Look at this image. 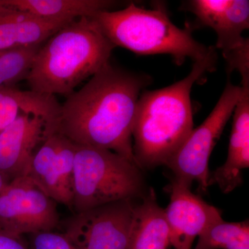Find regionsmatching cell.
I'll use <instances>...</instances> for the list:
<instances>
[{
    "label": "cell",
    "mask_w": 249,
    "mask_h": 249,
    "mask_svg": "<svg viewBox=\"0 0 249 249\" xmlns=\"http://www.w3.org/2000/svg\"><path fill=\"white\" fill-rule=\"evenodd\" d=\"M93 18L114 47L140 55L168 54L181 65L186 58L200 61L216 53L214 47L195 40L190 29L174 24L163 7L144 9L130 3L124 9L103 11Z\"/></svg>",
    "instance_id": "obj_4"
},
{
    "label": "cell",
    "mask_w": 249,
    "mask_h": 249,
    "mask_svg": "<svg viewBox=\"0 0 249 249\" xmlns=\"http://www.w3.org/2000/svg\"><path fill=\"white\" fill-rule=\"evenodd\" d=\"M72 21L37 19L16 13L0 14V51L42 45Z\"/></svg>",
    "instance_id": "obj_16"
},
{
    "label": "cell",
    "mask_w": 249,
    "mask_h": 249,
    "mask_svg": "<svg viewBox=\"0 0 249 249\" xmlns=\"http://www.w3.org/2000/svg\"><path fill=\"white\" fill-rule=\"evenodd\" d=\"M134 207L132 199L115 201L73 213L60 226L78 249H127Z\"/></svg>",
    "instance_id": "obj_7"
},
{
    "label": "cell",
    "mask_w": 249,
    "mask_h": 249,
    "mask_svg": "<svg viewBox=\"0 0 249 249\" xmlns=\"http://www.w3.org/2000/svg\"><path fill=\"white\" fill-rule=\"evenodd\" d=\"M109 0H0V14L16 13L43 19L74 20L111 11Z\"/></svg>",
    "instance_id": "obj_14"
},
{
    "label": "cell",
    "mask_w": 249,
    "mask_h": 249,
    "mask_svg": "<svg viewBox=\"0 0 249 249\" xmlns=\"http://www.w3.org/2000/svg\"><path fill=\"white\" fill-rule=\"evenodd\" d=\"M61 104L55 96L14 88L0 89V133L22 113L40 116L53 130Z\"/></svg>",
    "instance_id": "obj_17"
},
{
    "label": "cell",
    "mask_w": 249,
    "mask_h": 249,
    "mask_svg": "<svg viewBox=\"0 0 249 249\" xmlns=\"http://www.w3.org/2000/svg\"><path fill=\"white\" fill-rule=\"evenodd\" d=\"M141 168L116 152L77 145L71 211L83 212L115 201L142 197Z\"/></svg>",
    "instance_id": "obj_5"
},
{
    "label": "cell",
    "mask_w": 249,
    "mask_h": 249,
    "mask_svg": "<svg viewBox=\"0 0 249 249\" xmlns=\"http://www.w3.org/2000/svg\"><path fill=\"white\" fill-rule=\"evenodd\" d=\"M151 81L147 75L109 62L67 96L52 132L77 145L111 150L137 164L132 150L134 117L142 90Z\"/></svg>",
    "instance_id": "obj_1"
},
{
    "label": "cell",
    "mask_w": 249,
    "mask_h": 249,
    "mask_svg": "<svg viewBox=\"0 0 249 249\" xmlns=\"http://www.w3.org/2000/svg\"><path fill=\"white\" fill-rule=\"evenodd\" d=\"M185 10L193 13L201 25L212 28L222 55L242 45L249 28V1L246 0H192Z\"/></svg>",
    "instance_id": "obj_12"
},
{
    "label": "cell",
    "mask_w": 249,
    "mask_h": 249,
    "mask_svg": "<svg viewBox=\"0 0 249 249\" xmlns=\"http://www.w3.org/2000/svg\"><path fill=\"white\" fill-rule=\"evenodd\" d=\"M41 46L0 51V89L27 80Z\"/></svg>",
    "instance_id": "obj_19"
},
{
    "label": "cell",
    "mask_w": 249,
    "mask_h": 249,
    "mask_svg": "<svg viewBox=\"0 0 249 249\" xmlns=\"http://www.w3.org/2000/svg\"><path fill=\"white\" fill-rule=\"evenodd\" d=\"M114 48L93 17L74 19L41 46L27 78L29 88L67 98L109 63Z\"/></svg>",
    "instance_id": "obj_3"
},
{
    "label": "cell",
    "mask_w": 249,
    "mask_h": 249,
    "mask_svg": "<svg viewBox=\"0 0 249 249\" xmlns=\"http://www.w3.org/2000/svg\"><path fill=\"white\" fill-rule=\"evenodd\" d=\"M57 203L27 176L14 178L0 193V229L25 236L60 227Z\"/></svg>",
    "instance_id": "obj_8"
},
{
    "label": "cell",
    "mask_w": 249,
    "mask_h": 249,
    "mask_svg": "<svg viewBox=\"0 0 249 249\" xmlns=\"http://www.w3.org/2000/svg\"><path fill=\"white\" fill-rule=\"evenodd\" d=\"M170 229L164 210L159 205L152 188L134 204L127 249H170Z\"/></svg>",
    "instance_id": "obj_15"
},
{
    "label": "cell",
    "mask_w": 249,
    "mask_h": 249,
    "mask_svg": "<svg viewBox=\"0 0 249 249\" xmlns=\"http://www.w3.org/2000/svg\"><path fill=\"white\" fill-rule=\"evenodd\" d=\"M29 249H78L62 232L55 231L33 232L25 235Z\"/></svg>",
    "instance_id": "obj_20"
},
{
    "label": "cell",
    "mask_w": 249,
    "mask_h": 249,
    "mask_svg": "<svg viewBox=\"0 0 249 249\" xmlns=\"http://www.w3.org/2000/svg\"><path fill=\"white\" fill-rule=\"evenodd\" d=\"M195 249H249V222L219 219L199 235Z\"/></svg>",
    "instance_id": "obj_18"
},
{
    "label": "cell",
    "mask_w": 249,
    "mask_h": 249,
    "mask_svg": "<svg viewBox=\"0 0 249 249\" xmlns=\"http://www.w3.org/2000/svg\"><path fill=\"white\" fill-rule=\"evenodd\" d=\"M11 181L9 178L7 176L0 172V193L6 188V186L9 184Z\"/></svg>",
    "instance_id": "obj_23"
},
{
    "label": "cell",
    "mask_w": 249,
    "mask_h": 249,
    "mask_svg": "<svg viewBox=\"0 0 249 249\" xmlns=\"http://www.w3.org/2000/svg\"><path fill=\"white\" fill-rule=\"evenodd\" d=\"M227 62L228 73L237 71L240 73L242 83H249V41L247 37L240 47L223 54Z\"/></svg>",
    "instance_id": "obj_21"
},
{
    "label": "cell",
    "mask_w": 249,
    "mask_h": 249,
    "mask_svg": "<svg viewBox=\"0 0 249 249\" xmlns=\"http://www.w3.org/2000/svg\"><path fill=\"white\" fill-rule=\"evenodd\" d=\"M76 149V144L65 136L49 134L34 152L26 175L49 197L71 211Z\"/></svg>",
    "instance_id": "obj_9"
},
{
    "label": "cell",
    "mask_w": 249,
    "mask_h": 249,
    "mask_svg": "<svg viewBox=\"0 0 249 249\" xmlns=\"http://www.w3.org/2000/svg\"><path fill=\"white\" fill-rule=\"evenodd\" d=\"M234 109L227 160L210 175L209 184L229 193L242 182V171L249 167V84L241 85Z\"/></svg>",
    "instance_id": "obj_13"
},
{
    "label": "cell",
    "mask_w": 249,
    "mask_h": 249,
    "mask_svg": "<svg viewBox=\"0 0 249 249\" xmlns=\"http://www.w3.org/2000/svg\"><path fill=\"white\" fill-rule=\"evenodd\" d=\"M191 188L175 179L170 186V203L164 212L175 249H192L196 237L222 219L219 209L192 193Z\"/></svg>",
    "instance_id": "obj_10"
},
{
    "label": "cell",
    "mask_w": 249,
    "mask_h": 249,
    "mask_svg": "<svg viewBox=\"0 0 249 249\" xmlns=\"http://www.w3.org/2000/svg\"><path fill=\"white\" fill-rule=\"evenodd\" d=\"M217 53L194 62L189 74L162 89L144 91L137 102L132 150L139 168L166 165L193 129L191 93L193 85L213 71Z\"/></svg>",
    "instance_id": "obj_2"
},
{
    "label": "cell",
    "mask_w": 249,
    "mask_h": 249,
    "mask_svg": "<svg viewBox=\"0 0 249 249\" xmlns=\"http://www.w3.org/2000/svg\"><path fill=\"white\" fill-rule=\"evenodd\" d=\"M47 122L22 113L0 133V172L12 180L26 176L36 149L47 136Z\"/></svg>",
    "instance_id": "obj_11"
},
{
    "label": "cell",
    "mask_w": 249,
    "mask_h": 249,
    "mask_svg": "<svg viewBox=\"0 0 249 249\" xmlns=\"http://www.w3.org/2000/svg\"><path fill=\"white\" fill-rule=\"evenodd\" d=\"M241 92L240 86L229 82L215 107L206 120L193 129L178 152L167 163L174 179L191 187L197 182L201 193L210 186L209 159L223 129L233 112Z\"/></svg>",
    "instance_id": "obj_6"
},
{
    "label": "cell",
    "mask_w": 249,
    "mask_h": 249,
    "mask_svg": "<svg viewBox=\"0 0 249 249\" xmlns=\"http://www.w3.org/2000/svg\"><path fill=\"white\" fill-rule=\"evenodd\" d=\"M0 249H29L25 236L15 235L0 229Z\"/></svg>",
    "instance_id": "obj_22"
}]
</instances>
